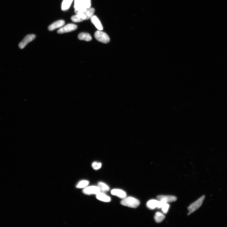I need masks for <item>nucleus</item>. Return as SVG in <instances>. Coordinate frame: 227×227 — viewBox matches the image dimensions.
Listing matches in <instances>:
<instances>
[{"instance_id": "6ab92c4d", "label": "nucleus", "mask_w": 227, "mask_h": 227, "mask_svg": "<svg viewBox=\"0 0 227 227\" xmlns=\"http://www.w3.org/2000/svg\"><path fill=\"white\" fill-rule=\"evenodd\" d=\"M100 190V191L106 192L110 190V187L104 183L102 182H99L98 186Z\"/></svg>"}, {"instance_id": "1a4fd4ad", "label": "nucleus", "mask_w": 227, "mask_h": 227, "mask_svg": "<svg viewBox=\"0 0 227 227\" xmlns=\"http://www.w3.org/2000/svg\"><path fill=\"white\" fill-rule=\"evenodd\" d=\"M65 24V21L63 20H59L56 21L51 24L49 27V30L51 31L61 27Z\"/></svg>"}, {"instance_id": "9b49d317", "label": "nucleus", "mask_w": 227, "mask_h": 227, "mask_svg": "<svg viewBox=\"0 0 227 227\" xmlns=\"http://www.w3.org/2000/svg\"><path fill=\"white\" fill-rule=\"evenodd\" d=\"M72 21L75 23H79L85 20H86V16L84 13L79 14H76V15L72 16Z\"/></svg>"}, {"instance_id": "aec40b11", "label": "nucleus", "mask_w": 227, "mask_h": 227, "mask_svg": "<svg viewBox=\"0 0 227 227\" xmlns=\"http://www.w3.org/2000/svg\"><path fill=\"white\" fill-rule=\"evenodd\" d=\"M89 182L88 181L84 180L81 181L78 183L76 187L78 188H85L89 185Z\"/></svg>"}, {"instance_id": "39448f33", "label": "nucleus", "mask_w": 227, "mask_h": 227, "mask_svg": "<svg viewBox=\"0 0 227 227\" xmlns=\"http://www.w3.org/2000/svg\"><path fill=\"white\" fill-rule=\"evenodd\" d=\"M157 199L165 203L175 202L177 200L175 196L171 195H159L157 196Z\"/></svg>"}, {"instance_id": "2eb2a0df", "label": "nucleus", "mask_w": 227, "mask_h": 227, "mask_svg": "<svg viewBox=\"0 0 227 227\" xmlns=\"http://www.w3.org/2000/svg\"><path fill=\"white\" fill-rule=\"evenodd\" d=\"M158 202V200L151 199L148 201L146 204L147 207L151 210L157 208Z\"/></svg>"}, {"instance_id": "f257e3e1", "label": "nucleus", "mask_w": 227, "mask_h": 227, "mask_svg": "<svg viewBox=\"0 0 227 227\" xmlns=\"http://www.w3.org/2000/svg\"><path fill=\"white\" fill-rule=\"evenodd\" d=\"M121 204L123 206L131 208H136L140 204L139 201L136 198L128 196L123 199L121 201Z\"/></svg>"}, {"instance_id": "412c9836", "label": "nucleus", "mask_w": 227, "mask_h": 227, "mask_svg": "<svg viewBox=\"0 0 227 227\" xmlns=\"http://www.w3.org/2000/svg\"><path fill=\"white\" fill-rule=\"evenodd\" d=\"M92 167L94 169L97 170L101 168L102 164L100 163L94 162L92 164Z\"/></svg>"}, {"instance_id": "4be33fe9", "label": "nucleus", "mask_w": 227, "mask_h": 227, "mask_svg": "<svg viewBox=\"0 0 227 227\" xmlns=\"http://www.w3.org/2000/svg\"><path fill=\"white\" fill-rule=\"evenodd\" d=\"M170 206L168 203H165L161 208V209L163 213L166 214L168 212Z\"/></svg>"}, {"instance_id": "f8f14e48", "label": "nucleus", "mask_w": 227, "mask_h": 227, "mask_svg": "<svg viewBox=\"0 0 227 227\" xmlns=\"http://www.w3.org/2000/svg\"><path fill=\"white\" fill-rule=\"evenodd\" d=\"M91 22L94 25L98 30L102 31L103 28L102 25L97 16H93L91 18Z\"/></svg>"}, {"instance_id": "dca6fc26", "label": "nucleus", "mask_w": 227, "mask_h": 227, "mask_svg": "<svg viewBox=\"0 0 227 227\" xmlns=\"http://www.w3.org/2000/svg\"><path fill=\"white\" fill-rule=\"evenodd\" d=\"M95 10L94 8H90L87 9L84 12L86 16V20L91 19L94 14Z\"/></svg>"}, {"instance_id": "a211bd4d", "label": "nucleus", "mask_w": 227, "mask_h": 227, "mask_svg": "<svg viewBox=\"0 0 227 227\" xmlns=\"http://www.w3.org/2000/svg\"><path fill=\"white\" fill-rule=\"evenodd\" d=\"M73 0H64L62 5L63 11H66L70 7Z\"/></svg>"}, {"instance_id": "20e7f679", "label": "nucleus", "mask_w": 227, "mask_h": 227, "mask_svg": "<svg viewBox=\"0 0 227 227\" xmlns=\"http://www.w3.org/2000/svg\"><path fill=\"white\" fill-rule=\"evenodd\" d=\"M95 38L98 41L104 43H107L110 41V38L105 33L98 30L94 34Z\"/></svg>"}, {"instance_id": "7ed1b4c3", "label": "nucleus", "mask_w": 227, "mask_h": 227, "mask_svg": "<svg viewBox=\"0 0 227 227\" xmlns=\"http://www.w3.org/2000/svg\"><path fill=\"white\" fill-rule=\"evenodd\" d=\"M74 8L76 14H82L88 9L84 0H75Z\"/></svg>"}, {"instance_id": "f3484780", "label": "nucleus", "mask_w": 227, "mask_h": 227, "mask_svg": "<svg viewBox=\"0 0 227 227\" xmlns=\"http://www.w3.org/2000/svg\"><path fill=\"white\" fill-rule=\"evenodd\" d=\"M165 215L160 212H157L156 213L154 216L155 221L157 223H160L162 222L165 219Z\"/></svg>"}, {"instance_id": "5701e85b", "label": "nucleus", "mask_w": 227, "mask_h": 227, "mask_svg": "<svg viewBox=\"0 0 227 227\" xmlns=\"http://www.w3.org/2000/svg\"><path fill=\"white\" fill-rule=\"evenodd\" d=\"M87 8H89L91 6V0H84Z\"/></svg>"}, {"instance_id": "f03ea898", "label": "nucleus", "mask_w": 227, "mask_h": 227, "mask_svg": "<svg viewBox=\"0 0 227 227\" xmlns=\"http://www.w3.org/2000/svg\"><path fill=\"white\" fill-rule=\"evenodd\" d=\"M205 198V196L203 195L196 201L195 202L191 203L188 208L189 212L188 215H189L191 213L197 210L202 206Z\"/></svg>"}, {"instance_id": "0eeeda50", "label": "nucleus", "mask_w": 227, "mask_h": 227, "mask_svg": "<svg viewBox=\"0 0 227 227\" xmlns=\"http://www.w3.org/2000/svg\"><path fill=\"white\" fill-rule=\"evenodd\" d=\"M77 28V26L75 24H69L59 29L57 33L59 34H62L71 32L76 30Z\"/></svg>"}, {"instance_id": "9d476101", "label": "nucleus", "mask_w": 227, "mask_h": 227, "mask_svg": "<svg viewBox=\"0 0 227 227\" xmlns=\"http://www.w3.org/2000/svg\"><path fill=\"white\" fill-rule=\"evenodd\" d=\"M112 195L116 196L119 198L123 199L126 196V194L124 191L119 189H113L111 191Z\"/></svg>"}, {"instance_id": "423d86ee", "label": "nucleus", "mask_w": 227, "mask_h": 227, "mask_svg": "<svg viewBox=\"0 0 227 227\" xmlns=\"http://www.w3.org/2000/svg\"><path fill=\"white\" fill-rule=\"evenodd\" d=\"M100 192L98 186H91L86 187L83 190V193L87 195H96Z\"/></svg>"}, {"instance_id": "4468645a", "label": "nucleus", "mask_w": 227, "mask_h": 227, "mask_svg": "<svg viewBox=\"0 0 227 227\" xmlns=\"http://www.w3.org/2000/svg\"><path fill=\"white\" fill-rule=\"evenodd\" d=\"M78 38L80 40H84L86 41H89L92 40V37L90 35L86 33H81L78 36Z\"/></svg>"}, {"instance_id": "ddd939ff", "label": "nucleus", "mask_w": 227, "mask_h": 227, "mask_svg": "<svg viewBox=\"0 0 227 227\" xmlns=\"http://www.w3.org/2000/svg\"><path fill=\"white\" fill-rule=\"evenodd\" d=\"M96 198L100 201L104 202H109L111 201V198L103 192L100 191L96 194Z\"/></svg>"}, {"instance_id": "6e6552de", "label": "nucleus", "mask_w": 227, "mask_h": 227, "mask_svg": "<svg viewBox=\"0 0 227 227\" xmlns=\"http://www.w3.org/2000/svg\"><path fill=\"white\" fill-rule=\"evenodd\" d=\"M36 37L35 35L34 34H30L26 36L23 41L19 44V47L20 49H23L29 43L34 40Z\"/></svg>"}]
</instances>
